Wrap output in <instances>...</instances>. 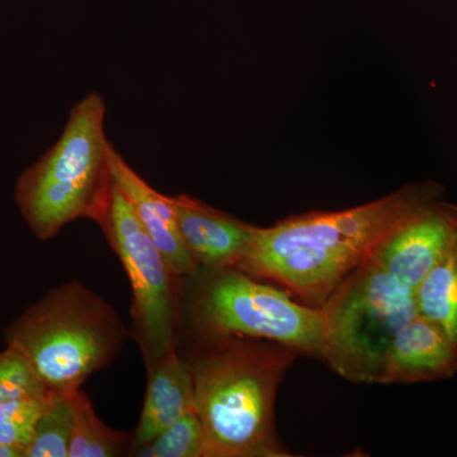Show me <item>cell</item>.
Listing matches in <instances>:
<instances>
[{
    "label": "cell",
    "mask_w": 457,
    "mask_h": 457,
    "mask_svg": "<svg viewBox=\"0 0 457 457\" xmlns=\"http://www.w3.org/2000/svg\"><path fill=\"white\" fill-rule=\"evenodd\" d=\"M442 192L438 183H414L352 209L303 213L273 227H255L237 269L275 281L306 305L321 308L393 231Z\"/></svg>",
    "instance_id": "obj_1"
},
{
    "label": "cell",
    "mask_w": 457,
    "mask_h": 457,
    "mask_svg": "<svg viewBox=\"0 0 457 457\" xmlns=\"http://www.w3.org/2000/svg\"><path fill=\"white\" fill-rule=\"evenodd\" d=\"M457 245V207L444 200L418 210L376 249L372 260L400 285L416 291Z\"/></svg>",
    "instance_id": "obj_8"
},
{
    "label": "cell",
    "mask_w": 457,
    "mask_h": 457,
    "mask_svg": "<svg viewBox=\"0 0 457 457\" xmlns=\"http://www.w3.org/2000/svg\"><path fill=\"white\" fill-rule=\"evenodd\" d=\"M47 392L0 404V444L25 451L26 457V451L35 438Z\"/></svg>",
    "instance_id": "obj_17"
},
{
    "label": "cell",
    "mask_w": 457,
    "mask_h": 457,
    "mask_svg": "<svg viewBox=\"0 0 457 457\" xmlns=\"http://www.w3.org/2000/svg\"><path fill=\"white\" fill-rule=\"evenodd\" d=\"M129 337L113 306L77 281L50 290L4 332L5 345L25 354L45 385L65 393L108 368Z\"/></svg>",
    "instance_id": "obj_4"
},
{
    "label": "cell",
    "mask_w": 457,
    "mask_h": 457,
    "mask_svg": "<svg viewBox=\"0 0 457 457\" xmlns=\"http://www.w3.org/2000/svg\"><path fill=\"white\" fill-rule=\"evenodd\" d=\"M147 378L145 402L130 453L154 440L186 414L196 411L194 380L179 347L147 370Z\"/></svg>",
    "instance_id": "obj_12"
},
{
    "label": "cell",
    "mask_w": 457,
    "mask_h": 457,
    "mask_svg": "<svg viewBox=\"0 0 457 457\" xmlns=\"http://www.w3.org/2000/svg\"><path fill=\"white\" fill-rule=\"evenodd\" d=\"M111 167L114 183L130 201L150 239L163 254L170 269L180 278L195 275L200 266L180 237L170 197L159 194L147 185L114 147Z\"/></svg>",
    "instance_id": "obj_11"
},
{
    "label": "cell",
    "mask_w": 457,
    "mask_h": 457,
    "mask_svg": "<svg viewBox=\"0 0 457 457\" xmlns=\"http://www.w3.org/2000/svg\"><path fill=\"white\" fill-rule=\"evenodd\" d=\"M170 197L180 237L198 266L237 267L248 251L255 227L187 195Z\"/></svg>",
    "instance_id": "obj_9"
},
{
    "label": "cell",
    "mask_w": 457,
    "mask_h": 457,
    "mask_svg": "<svg viewBox=\"0 0 457 457\" xmlns=\"http://www.w3.org/2000/svg\"><path fill=\"white\" fill-rule=\"evenodd\" d=\"M185 360L204 432V457H287L276 433L279 384L297 351L243 336H197Z\"/></svg>",
    "instance_id": "obj_2"
},
{
    "label": "cell",
    "mask_w": 457,
    "mask_h": 457,
    "mask_svg": "<svg viewBox=\"0 0 457 457\" xmlns=\"http://www.w3.org/2000/svg\"><path fill=\"white\" fill-rule=\"evenodd\" d=\"M49 390L22 352L9 347L0 352V404Z\"/></svg>",
    "instance_id": "obj_18"
},
{
    "label": "cell",
    "mask_w": 457,
    "mask_h": 457,
    "mask_svg": "<svg viewBox=\"0 0 457 457\" xmlns=\"http://www.w3.org/2000/svg\"><path fill=\"white\" fill-rule=\"evenodd\" d=\"M74 427L69 457H114L131 450L132 437L108 427L97 416L89 396L82 390L71 393Z\"/></svg>",
    "instance_id": "obj_14"
},
{
    "label": "cell",
    "mask_w": 457,
    "mask_h": 457,
    "mask_svg": "<svg viewBox=\"0 0 457 457\" xmlns=\"http://www.w3.org/2000/svg\"><path fill=\"white\" fill-rule=\"evenodd\" d=\"M188 323L196 336H243L323 357L326 317L237 267L204 269L187 278Z\"/></svg>",
    "instance_id": "obj_5"
},
{
    "label": "cell",
    "mask_w": 457,
    "mask_h": 457,
    "mask_svg": "<svg viewBox=\"0 0 457 457\" xmlns=\"http://www.w3.org/2000/svg\"><path fill=\"white\" fill-rule=\"evenodd\" d=\"M323 357L354 383L380 384L390 343L417 317L414 293L372 258L345 278L328 297Z\"/></svg>",
    "instance_id": "obj_6"
},
{
    "label": "cell",
    "mask_w": 457,
    "mask_h": 457,
    "mask_svg": "<svg viewBox=\"0 0 457 457\" xmlns=\"http://www.w3.org/2000/svg\"><path fill=\"white\" fill-rule=\"evenodd\" d=\"M131 286L130 337L146 369L179 347L183 330V279L150 239L130 201L113 180L106 212L97 222Z\"/></svg>",
    "instance_id": "obj_7"
},
{
    "label": "cell",
    "mask_w": 457,
    "mask_h": 457,
    "mask_svg": "<svg viewBox=\"0 0 457 457\" xmlns=\"http://www.w3.org/2000/svg\"><path fill=\"white\" fill-rule=\"evenodd\" d=\"M106 104L89 93L71 108L59 140L16 183L23 220L42 242L78 219L98 222L113 188V145L104 131Z\"/></svg>",
    "instance_id": "obj_3"
},
{
    "label": "cell",
    "mask_w": 457,
    "mask_h": 457,
    "mask_svg": "<svg viewBox=\"0 0 457 457\" xmlns=\"http://www.w3.org/2000/svg\"><path fill=\"white\" fill-rule=\"evenodd\" d=\"M456 372L455 345L440 328L418 314L390 343L380 384L431 383Z\"/></svg>",
    "instance_id": "obj_10"
},
{
    "label": "cell",
    "mask_w": 457,
    "mask_h": 457,
    "mask_svg": "<svg viewBox=\"0 0 457 457\" xmlns=\"http://www.w3.org/2000/svg\"><path fill=\"white\" fill-rule=\"evenodd\" d=\"M73 427L71 393L49 389L26 457H69Z\"/></svg>",
    "instance_id": "obj_15"
},
{
    "label": "cell",
    "mask_w": 457,
    "mask_h": 457,
    "mask_svg": "<svg viewBox=\"0 0 457 457\" xmlns=\"http://www.w3.org/2000/svg\"><path fill=\"white\" fill-rule=\"evenodd\" d=\"M141 457H204V432L196 411L186 414L159 433L154 440L135 450Z\"/></svg>",
    "instance_id": "obj_16"
},
{
    "label": "cell",
    "mask_w": 457,
    "mask_h": 457,
    "mask_svg": "<svg viewBox=\"0 0 457 457\" xmlns=\"http://www.w3.org/2000/svg\"><path fill=\"white\" fill-rule=\"evenodd\" d=\"M418 314L436 324L457 350V245L414 291Z\"/></svg>",
    "instance_id": "obj_13"
}]
</instances>
